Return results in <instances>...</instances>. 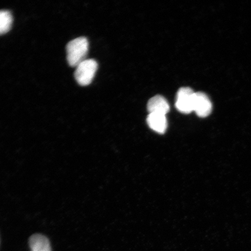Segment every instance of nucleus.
<instances>
[{
    "label": "nucleus",
    "mask_w": 251,
    "mask_h": 251,
    "mask_svg": "<svg viewBox=\"0 0 251 251\" xmlns=\"http://www.w3.org/2000/svg\"><path fill=\"white\" fill-rule=\"evenodd\" d=\"M147 109L150 114L165 115L168 114L170 109L168 102L164 97L155 96L149 100Z\"/></svg>",
    "instance_id": "5"
},
{
    "label": "nucleus",
    "mask_w": 251,
    "mask_h": 251,
    "mask_svg": "<svg viewBox=\"0 0 251 251\" xmlns=\"http://www.w3.org/2000/svg\"><path fill=\"white\" fill-rule=\"evenodd\" d=\"M147 124L153 131L164 134L168 127L166 115L158 114H150L147 119Z\"/></svg>",
    "instance_id": "6"
},
{
    "label": "nucleus",
    "mask_w": 251,
    "mask_h": 251,
    "mask_svg": "<svg viewBox=\"0 0 251 251\" xmlns=\"http://www.w3.org/2000/svg\"><path fill=\"white\" fill-rule=\"evenodd\" d=\"M31 251H52L50 241L45 235L35 234L29 240Z\"/></svg>",
    "instance_id": "7"
},
{
    "label": "nucleus",
    "mask_w": 251,
    "mask_h": 251,
    "mask_svg": "<svg viewBox=\"0 0 251 251\" xmlns=\"http://www.w3.org/2000/svg\"><path fill=\"white\" fill-rule=\"evenodd\" d=\"M75 76L81 86L89 85L96 73L98 64L94 59H86L76 67Z\"/></svg>",
    "instance_id": "2"
},
{
    "label": "nucleus",
    "mask_w": 251,
    "mask_h": 251,
    "mask_svg": "<svg viewBox=\"0 0 251 251\" xmlns=\"http://www.w3.org/2000/svg\"><path fill=\"white\" fill-rule=\"evenodd\" d=\"M89 51V42L86 37H78L69 42L67 46V60L69 65L76 67L84 60Z\"/></svg>",
    "instance_id": "1"
},
{
    "label": "nucleus",
    "mask_w": 251,
    "mask_h": 251,
    "mask_svg": "<svg viewBox=\"0 0 251 251\" xmlns=\"http://www.w3.org/2000/svg\"><path fill=\"white\" fill-rule=\"evenodd\" d=\"M195 93L189 87H182L178 90L176 107L178 111L185 114L193 111L194 98Z\"/></svg>",
    "instance_id": "3"
},
{
    "label": "nucleus",
    "mask_w": 251,
    "mask_h": 251,
    "mask_svg": "<svg viewBox=\"0 0 251 251\" xmlns=\"http://www.w3.org/2000/svg\"><path fill=\"white\" fill-rule=\"evenodd\" d=\"M212 111L211 100L205 93H195L194 98L193 111L201 118L208 117Z\"/></svg>",
    "instance_id": "4"
},
{
    "label": "nucleus",
    "mask_w": 251,
    "mask_h": 251,
    "mask_svg": "<svg viewBox=\"0 0 251 251\" xmlns=\"http://www.w3.org/2000/svg\"><path fill=\"white\" fill-rule=\"evenodd\" d=\"M13 17L10 12L0 11V35L7 33L11 29Z\"/></svg>",
    "instance_id": "8"
}]
</instances>
